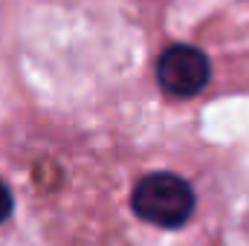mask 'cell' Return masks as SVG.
Wrapping results in <instances>:
<instances>
[{
  "mask_svg": "<svg viewBox=\"0 0 249 246\" xmlns=\"http://www.w3.org/2000/svg\"><path fill=\"white\" fill-rule=\"evenodd\" d=\"M130 206L145 223H154L160 229H180L194 211V191L183 177L157 171L136 183Z\"/></svg>",
  "mask_w": 249,
  "mask_h": 246,
  "instance_id": "1",
  "label": "cell"
},
{
  "mask_svg": "<svg viewBox=\"0 0 249 246\" xmlns=\"http://www.w3.org/2000/svg\"><path fill=\"white\" fill-rule=\"evenodd\" d=\"M209 75H212L209 58L197 47H188V44L168 47L160 55V61H157V81H160V87L168 96H177V99L197 96L209 84Z\"/></svg>",
  "mask_w": 249,
  "mask_h": 246,
  "instance_id": "2",
  "label": "cell"
},
{
  "mask_svg": "<svg viewBox=\"0 0 249 246\" xmlns=\"http://www.w3.org/2000/svg\"><path fill=\"white\" fill-rule=\"evenodd\" d=\"M12 206H15V200H12V191H9V185L0 180V223L12 214Z\"/></svg>",
  "mask_w": 249,
  "mask_h": 246,
  "instance_id": "3",
  "label": "cell"
}]
</instances>
